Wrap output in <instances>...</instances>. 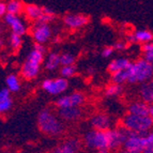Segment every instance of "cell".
Returning <instances> with one entry per match:
<instances>
[{"instance_id": "6da1fadb", "label": "cell", "mask_w": 153, "mask_h": 153, "mask_svg": "<svg viewBox=\"0 0 153 153\" xmlns=\"http://www.w3.org/2000/svg\"><path fill=\"white\" fill-rule=\"evenodd\" d=\"M38 126L42 133L48 136L61 135L64 131L62 120L51 109H43L38 116Z\"/></svg>"}, {"instance_id": "7a4b0ae2", "label": "cell", "mask_w": 153, "mask_h": 153, "mask_svg": "<svg viewBox=\"0 0 153 153\" xmlns=\"http://www.w3.org/2000/svg\"><path fill=\"white\" fill-rule=\"evenodd\" d=\"M121 126L130 133L147 135L153 128V120L149 116H136L126 114L121 120Z\"/></svg>"}, {"instance_id": "3957f363", "label": "cell", "mask_w": 153, "mask_h": 153, "mask_svg": "<svg viewBox=\"0 0 153 153\" xmlns=\"http://www.w3.org/2000/svg\"><path fill=\"white\" fill-rule=\"evenodd\" d=\"M128 71V82L145 84L153 77V65L145 59H137L132 62Z\"/></svg>"}, {"instance_id": "277c9868", "label": "cell", "mask_w": 153, "mask_h": 153, "mask_svg": "<svg viewBox=\"0 0 153 153\" xmlns=\"http://www.w3.org/2000/svg\"><path fill=\"white\" fill-rule=\"evenodd\" d=\"M44 53L36 48H32L26 57L23 65L21 68V75L25 79L36 78L40 73L41 64L44 62Z\"/></svg>"}, {"instance_id": "5b68a950", "label": "cell", "mask_w": 153, "mask_h": 153, "mask_svg": "<svg viewBox=\"0 0 153 153\" xmlns=\"http://www.w3.org/2000/svg\"><path fill=\"white\" fill-rule=\"evenodd\" d=\"M84 143L89 149L93 150H110V141L108 131H95L91 130L84 136Z\"/></svg>"}, {"instance_id": "8992f818", "label": "cell", "mask_w": 153, "mask_h": 153, "mask_svg": "<svg viewBox=\"0 0 153 153\" xmlns=\"http://www.w3.org/2000/svg\"><path fill=\"white\" fill-rule=\"evenodd\" d=\"M69 88L68 79L63 77L57 78H47L42 82V89L51 95H61Z\"/></svg>"}, {"instance_id": "52a82bcc", "label": "cell", "mask_w": 153, "mask_h": 153, "mask_svg": "<svg viewBox=\"0 0 153 153\" xmlns=\"http://www.w3.org/2000/svg\"><path fill=\"white\" fill-rule=\"evenodd\" d=\"M148 147L147 136L128 132L123 148L132 153H143Z\"/></svg>"}, {"instance_id": "ba28073f", "label": "cell", "mask_w": 153, "mask_h": 153, "mask_svg": "<svg viewBox=\"0 0 153 153\" xmlns=\"http://www.w3.org/2000/svg\"><path fill=\"white\" fill-rule=\"evenodd\" d=\"M85 102V95L82 92H72L70 94H64L58 97L56 101V106L58 109L63 108H73L79 107Z\"/></svg>"}, {"instance_id": "9c48e42d", "label": "cell", "mask_w": 153, "mask_h": 153, "mask_svg": "<svg viewBox=\"0 0 153 153\" xmlns=\"http://www.w3.org/2000/svg\"><path fill=\"white\" fill-rule=\"evenodd\" d=\"M51 27L48 23H41L36 22L31 28V36L36 41V44H45L51 36Z\"/></svg>"}, {"instance_id": "30bf717a", "label": "cell", "mask_w": 153, "mask_h": 153, "mask_svg": "<svg viewBox=\"0 0 153 153\" xmlns=\"http://www.w3.org/2000/svg\"><path fill=\"white\" fill-rule=\"evenodd\" d=\"M3 22L5 25L10 27L12 33H15V34L22 36L27 32V25H26L25 21H23L18 15H13V14L7 13L3 16Z\"/></svg>"}, {"instance_id": "8fae6325", "label": "cell", "mask_w": 153, "mask_h": 153, "mask_svg": "<svg viewBox=\"0 0 153 153\" xmlns=\"http://www.w3.org/2000/svg\"><path fill=\"white\" fill-rule=\"evenodd\" d=\"M112 119L104 112H97L90 118V124L95 131H109L112 126Z\"/></svg>"}, {"instance_id": "7c38bea8", "label": "cell", "mask_w": 153, "mask_h": 153, "mask_svg": "<svg viewBox=\"0 0 153 153\" xmlns=\"http://www.w3.org/2000/svg\"><path fill=\"white\" fill-rule=\"evenodd\" d=\"M128 132L122 126L119 128H114L108 131L109 135V141H110V150H117L120 147L124 146V143L126 140Z\"/></svg>"}, {"instance_id": "4fadbf2b", "label": "cell", "mask_w": 153, "mask_h": 153, "mask_svg": "<svg viewBox=\"0 0 153 153\" xmlns=\"http://www.w3.org/2000/svg\"><path fill=\"white\" fill-rule=\"evenodd\" d=\"M89 17L84 14H66L63 17V24L70 29H78L86 26Z\"/></svg>"}, {"instance_id": "5bb4252c", "label": "cell", "mask_w": 153, "mask_h": 153, "mask_svg": "<svg viewBox=\"0 0 153 153\" xmlns=\"http://www.w3.org/2000/svg\"><path fill=\"white\" fill-rule=\"evenodd\" d=\"M128 41L130 43H141L143 45L149 44L153 41V32L147 29H138L128 36Z\"/></svg>"}, {"instance_id": "9a60e30c", "label": "cell", "mask_w": 153, "mask_h": 153, "mask_svg": "<svg viewBox=\"0 0 153 153\" xmlns=\"http://www.w3.org/2000/svg\"><path fill=\"white\" fill-rule=\"evenodd\" d=\"M80 141L77 138H69L65 141L58 146L53 153H79V149H80Z\"/></svg>"}, {"instance_id": "2e32d148", "label": "cell", "mask_w": 153, "mask_h": 153, "mask_svg": "<svg viewBox=\"0 0 153 153\" xmlns=\"http://www.w3.org/2000/svg\"><path fill=\"white\" fill-rule=\"evenodd\" d=\"M58 116L62 121L74 122V121L79 120L82 118V110L79 107L63 108V109H58Z\"/></svg>"}, {"instance_id": "e0dca14e", "label": "cell", "mask_w": 153, "mask_h": 153, "mask_svg": "<svg viewBox=\"0 0 153 153\" xmlns=\"http://www.w3.org/2000/svg\"><path fill=\"white\" fill-rule=\"evenodd\" d=\"M24 14L30 21L39 22L43 16V7H40L34 3H27L24 7Z\"/></svg>"}, {"instance_id": "ac0fdd59", "label": "cell", "mask_w": 153, "mask_h": 153, "mask_svg": "<svg viewBox=\"0 0 153 153\" xmlns=\"http://www.w3.org/2000/svg\"><path fill=\"white\" fill-rule=\"evenodd\" d=\"M139 97L141 101L149 105L153 104V77L149 82H145L139 88Z\"/></svg>"}, {"instance_id": "d6986e66", "label": "cell", "mask_w": 153, "mask_h": 153, "mask_svg": "<svg viewBox=\"0 0 153 153\" xmlns=\"http://www.w3.org/2000/svg\"><path fill=\"white\" fill-rule=\"evenodd\" d=\"M131 64H132V62L128 58H123V57L116 58L109 62V64H108V71L111 72V73L119 71H125V70L130 69Z\"/></svg>"}, {"instance_id": "ffe728a7", "label": "cell", "mask_w": 153, "mask_h": 153, "mask_svg": "<svg viewBox=\"0 0 153 153\" xmlns=\"http://www.w3.org/2000/svg\"><path fill=\"white\" fill-rule=\"evenodd\" d=\"M128 114L136 116H148L149 104L143 101H134L128 105Z\"/></svg>"}, {"instance_id": "44dd1931", "label": "cell", "mask_w": 153, "mask_h": 153, "mask_svg": "<svg viewBox=\"0 0 153 153\" xmlns=\"http://www.w3.org/2000/svg\"><path fill=\"white\" fill-rule=\"evenodd\" d=\"M12 97H11V92L7 88H2L0 90V112H7L12 107Z\"/></svg>"}, {"instance_id": "7402d4cb", "label": "cell", "mask_w": 153, "mask_h": 153, "mask_svg": "<svg viewBox=\"0 0 153 153\" xmlns=\"http://www.w3.org/2000/svg\"><path fill=\"white\" fill-rule=\"evenodd\" d=\"M61 65V60H60V55H58L55 51L49 53L45 57L44 60V66L47 71H55Z\"/></svg>"}, {"instance_id": "603a6c76", "label": "cell", "mask_w": 153, "mask_h": 153, "mask_svg": "<svg viewBox=\"0 0 153 153\" xmlns=\"http://www.w3.org/2000/svg\"><path fill=\"white\" fill-rule=\"evenodd\" d=\"M5 88L10 92H17L21 89V80L16 74H9L5 77Z\"/></svg>"}, {"instance_id": "cb8c5ba5", "label": "cell", "mask_w": 153, "mask_h": 153, "mask_svg": "<svg viewBox=\"0 0 153 153\" xmlns=\"http://www.w3.org/2000/svg\"><path fill=\"white\" fill-rule=\"evenodd\" d=\"M24 7L22 1L19 0H10L7 1V13L13 14V15H18L19 13L24 12Z\"/></svg>"}, {"instance_id": "d4e9b609", "label": "cell", "mask_w": 153, "mask_h": 153, "mask_svg": "<svg viewBox=\"0 0 153 153\" xmlns=\"http://www.w3.org/2000/svg\"><path fill=\"white\" fill-rule=\"evenodd\" d=\"M122 91H123V88L121 85L110 84L105 88L104 93H105V95L108 97H117L120 94H122Z\"/></svg>"}, {"instance_id": "484cf974", "label": "cell", "mask_w": 153, "mask_h": 153, "mask_svg": "<svg viewBox=\"0 0 153 153\" xmlns=\"http://www.w3.org/2000/svg\"><path fill=\"white\" fill-rule=\"evenodd\" d=\"M111 80L112 84H117L122 86V84L128 82V71L125 70V71H119L111 73Z\"/></svg>"}, {"instance_id": "4316f807", "label": "cell", "mask_w": 153, "mask_h": 153, "mask_svg": "<svg viewBox=\"0 0 153 153\" xmlns=\"http://www.w3.org/2000/svg\"><path fill=\"white\" fill-rule=\"evenodd\" d=\"M143 58L153 65V46L151 43L143 45Z\"/></svg>"}, {"instance_id": "83f0119b", "label": "cell", "mask_w": 153, "mask_h": 153, "mask_svg": "<svg viewBox=\"0 0 153 153\" xmlns=\"http://www.w3.org/2000/svg\"><path fill=\"white\" fill-rule=\"evenodd\" d=\"M60 60H61V66H70L74 65L76 58L71 53H64V54L60 55Z\"/></svg>"}, {"instance_id": "f1b7e54d", "label": "cell", "mask_w": 153, "mask_h": 153, "mask_svg": "<svg viewBox=\"0 0 153 153\" xmlns=\"http://www.w3.org/2000/svg\"><path fill=\"white\" fill-rule=\"evenodd\" d=\"M22 43H23V41H22L21 36L15 34V33H11L10 38H9V44H10V46L12 47V49L17 51L22 46Z\"/></svg>"}, {"instance_id": "f546056e", "label": "cell", "mask_w": 153, "mask_h": 153, "mask_svg": "<svg viewBox=\"0 0 153 153\" xmlns=\"http://www.w3.org/2000/svg\"><path fill=\"white\" fill-rule=\"evenodd\" d=\"M76 73V68L74 65H70V66H61L60 69V75L63 78L68 79L73 77Z\"/></svg>"}, {"instance_id": "4dcf8cb0", "label": "cell", "mask_w": 153, "mask_h": 153, "mask_svg": "<svg viewBox=\"0 0 153 153\" xmlns=\"http://www.w3.org/2000/svg\"><path fill=\"white\" fill-rule=\"evenodd\" d=\"M112 47L115 48V51H124L128 47V43L124 41H118L112 45Z\"/></svg>"}, {"instance_id": "1f68e13d", "label": "cell", "mask_w": 153, "mask_h": 153, "mask_svg": "<svg viewBox=\"0 0 153 153\" xmlns=\"http://www.w3.org/2000/svg\"><path fill=\"white\" fill-rule=\"evenodd\" d=\"M114 51H115V48L112 46H107V47H105L102 51V56L104 58H108V57H110L114 54Z\"/></svg>"}, {"instance_id": "d6a6232c", "label": "cell", "mask_w": 153, "mask_h": 153, "mask_svg": "<svg viewBox=\"0 0 153 153\" xmlns=\"http://www.w3.org/2000/svg\"><path fill=\"white\" fill-rule=\"evenodd\" d=\"M0 14L3 16L7 14V2L5 1H1L0 2Z\"/></svg>"}, {"instance_id": "836d02e7", "label": "cell", "mask_w": 153, "mask_h": 153, "mask_svg": "<svg viewBox=\"0 0 153 153\" xmlns=\"http://www.w3.org/2000/svg\"><path fill=\"white\" fill-rule=\"evenodd\" d=\"M148 116L153 120V104L149 105V114H148Z\"/></svg>"}, {"instance_id": "e575fe53", "label": "cell", "mask_w": 153, "mask_h": 153, "mask_svg": "<svg viewBox=\"0 0 153 153\" xmlns=\"http://www.w3.org/2000/svg\"><path fill=\"white\" fill-rule=\"evenodd\" d=\"M116 153H132V152H130V151H128V150H125L124 148L123 149H119V150H117V152Z\"/></svg>"}, {"instance_id": "d590c367", "label": "cell", "mask_w": 153, "mask_h": 153, "mask_svg": "<svg viewBox=\"0 0 153 153\" xmlns=\"http://www.w3.org/2000/svg\"><path fill=\"white\" fill-rule=\"evenodd\" d=\"M110 150H107V149H104V150H99L97 153H110Z\"/></svg>"}, {"instance_id": "8d00e7d4", "label": "cell", "mask_w": 153, "mask_h": 153, "mask_svg": "<svg viewBox=\"0 0 153 153\" xmlns=\"http://www.w3.org/2000/svg\"><path fill=\"white\" fill-rule=\"evenodd\" d=\"M2 153H11V152H8V151H4V152H2Z\"/></svg>"}, {"instance_id": "74e56055", "label": "cell", "mask_w": 153, "mask_h": 153, "mask_svg": "<svg viewBox=\"0 0 153 153\" xmlns=\"http://www.w3.org/2000/svg\"><path fill=\"white\" fill-rule=\"evenodd\" d=\"M151 45H152V46H153V41H152V42H151Z\"/></svg>"}, {"instance_id": "f35d334b", "label": "cell", "mask_w": 153, "mask_h": 153, "mask_svg": "<svg viewBox=\"0 0 153 153\" xmlns=\"http://www.w3.org/2000/svg\"><path fill=\"white\" fill-rule=\"evenodd\" d=\"M152 32H153V31H152Z\"/></svg>"}]
</instances>
